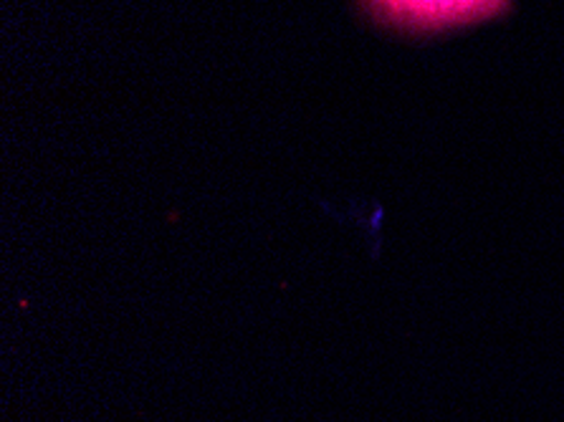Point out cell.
<instances>
[{
  "instance_id": "obj_1",
  "label": "cell",
  "mask_w": 564,
  "mask_h": 422,
  "mask_svg": "<svg viewBox=\"0 0 564 422\" xmlns=\"http://www.w3.org/2000/svg\"><path fill=\"white\" fill-rule=\"evenodd\" d=\"M384 19L408 29H446L499 13L507 0H370Z\"/></svg>"
}]
</instances>
